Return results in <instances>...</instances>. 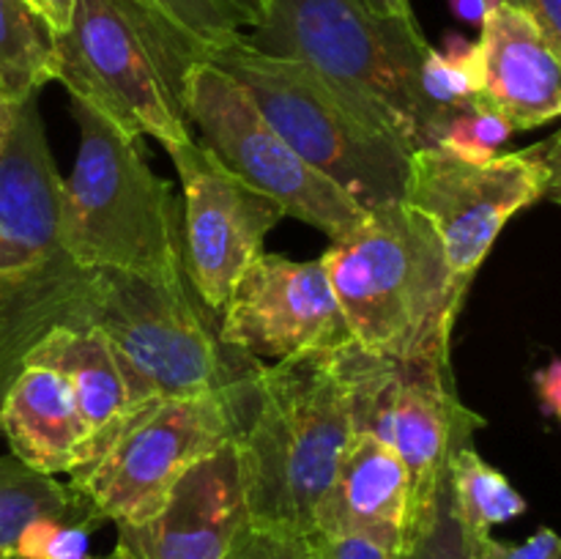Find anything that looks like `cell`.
Listing matches in <instances>:
<instances>
[{"label": "cell", "mask_w": 561, "mask_h": 559, "mask_svg": "<svg viewBox=\"0 0 561 559\" xmlns=\"http://www.w3.org/2000/svg\"><path fill=\"white\" fill-rule=\"evenodd\" d=\"M151 3L211 47L230 42L239 36L241 27H247L228 0H151Z\"/></svg>", "instance_id": "83f0119b"}, {"label": "cell", "mask_w": 561, "mask_h": 559, "mask_svg": "<svg viewBox=\"0 0 561 559\" xmlns=\"http://www.w3.org/2000/svg\"><path fill=\"white\" fill-rule=\"evenodd\" d=\"M211 44L181 27L151 0H75L55 33L53 82L129 140L164 148L186 142V80Z\"/></svg>", "instance_id": "6da1fadb"}, {"label": "cell", "mask_w": 561, "mask_h": 559, "mask_svg": "<svg viewBox=\"0 0 561 559\" xmlns=\"http://www.w3.org/2000/svg\"><path fill=\"white\" fill-rule=\"evenodd\" d=\"M225 559H323V537L268 532L247 524Z\"/></svg>", "instance_id": "f1b7e54d"}, {"label": "cell", "mask_w": 561, "mask_h": 559, "mask_svg": "<svg viewBox=\"0 0 561 559\" xmlns=\"http://www.w3.org/2000/svg\"><path fill=\"white\" fill-rule=\"evenodd\" d=\"M348 398L351 427L381 438L398 453L411 480L414 524L436 497L458 449L474 444L485 420L455 392L453 356L394 360L354 340L329 351Z\"/></svg>", "instance_id": "9c48e42d"}, {"label": "cell", "mask_w": 561, "mask_h": 559, "mask_svg": "<svg viewBox=\"0 0 561 559\" xmlns=\"http://www.w3.org/2000/svg\"><path fill=\"white\" fill-rule=\"evenodd\" d=\"M559 132L488 162L416 148L409 153L403 203L427 219L455 285L469 294L504 225L537 203L559 201Z\"/></svg>", "instance_id": "30bf717a"}, {"label": "cell", "mask_w": 561, "mask_h": 559, "mask_svg": "<svg viewBox=\"0 0 561 559\" xmlns=\"http://www.w3.org/2000/svg\"><path fill=\"white\" fill-rule=\"evenodd\" d=\"M228 3L239 11L247 27H255L257 22L266 16L268 3H272V0H228Z\"/></svg>", "instance_id": "e575fe53"}, {"label": "cell", "mask_w": 561, "mask_h": 559, "mask_svg": "<svg viewBox=\"0 0 561 559\" xmlns=\"http://www.w3.org/2000/svg\"><path fill=\"white\" fill-rule=\"evenodd\" d=\"M416 99H420V146H431V135L447 115L471 107L482 99V71L480 49L469 38L447 36L444 47H427L420 64L416 80ZM414 148V151H416Z\"/></svg>", "instance_id": "44dd1931"}, {"label": "cell", "mask_w": 561, "mask_h": 559, "mask_svg": "<svg viewBox=\"0 0 561 559\" xmlns=\"http://www.w3.org/2000/svg\"><path fill=\"white\" fill-rule=\"evenodd\" d=\"M449 480H453L455 502H458L460 518L471 532L491 535L493 526L526 513V499L513 488V482L488 464L474 444L458 449L449 464Z\"/></svg>", "instance_id": "cb8c5ba5"}, {"label": "cell", "mask_w": 561, "mask_h": 559, "mask_svg": "<svg viewBox=\"0 0 561 559\" xmlns=\"http://www.w3.org/2000/svg\"><path fill=\"white\" fill-rule=\"evenodd\" d=\"M71 5H75V0H44V11H47V20L55 33L69 25Z\"/></svg>", "instance_id": "d590c367"}, {"label": "cell", "mask_w": 561, "mask_h": 559, "mask_svg": "<svg viewBox=\"0 0 561 559\" xmlns=\"http://www.w3.org/2000/svg\"><path fill=\"white\" fill-rule=\"evenodd\" d=\"M91 327L157 398H197L250 381L261 362L219 340V321L192 288L175 280H146L96 269Z\"/></svg>", "instance_id": "52a82bcc"}, {"label": "cell", "mask_w": 561, "mask_h": 559, "mask_svg": "<svg viewBox=\"0 0 561 559\" xmlns=\"http://www.w3.org/2000/svg\"><path fill=\"white\" fill-rule=\"evenodd\" d=\"M255 376L225 392L153 400L69 471L66 486L102 524H142L159 513L186 469L239 438Z\"/></svg>", "instance_id": "ba28073f"}, {"label": "cell", "mask_w": 561, "mask_h": 559, "mask_svg": "<svg viewBox=\"0 0 561 559\" xmlns=\"http://www.w3.org/2000/svg\"><path fill=\"white\" fill-rule=\"evenodd\" d=\"M80 146L60 190L58 244L85 269L175 280L184 274L181 203L159 179L137 140L121 135L85 104H71Z\"/></svg>", "instance_id": "277c9868"}, {"label": "cell", "mask_w": 561, "mask_h": 559, "mask_svg": "<svg viewBox=\"0 0 561 559\" xmlns=\"http://www.w3.org/2000/svg\"><path fill=\"white\" fill-rule=\"evenodd\" d=\"M482 99L515 132L537 129L561 110V53L526 11L499 3L480 22Z\"/></svg>", "instance_id": "2e32d148"}, {"label": "cell", "mask_w": 561, "mask_h": 559, "mask_svg": "<svg viewBox=\"0 0 561 559\" xmlns=\"http://www.w3.org/2000/svg\"><path fill=\"white\" fill-rule=\"evenodd\" d=\"M96 274L64 250L0 269V406L27 356L53 329L91 327Z\"/></svg>", "instance_id": "e0dca14e"}, {"label": "cell", "mask_w": 561, "mask_h": 559, "mask_svg": "<svg viewBox=\"0 0 561 559\" xmlns=\"http://www.w3.org/2000/svg\"><path fill=\"white\" fill-rule=\"evenodd\" d=\"M27 362L58 367L69 381L80 420L88 431L85 460H91L131 417L148 409L153 400H164L146 387V381L121 360L113 343L96 327L53 329L33 349Z\"/></svg>", "instance_id": "d6986e66"}, {"label": "cell", "mask_w": 561, "mask_h": 559, "mask_svg": "<svg viewBox=\"0 0 561 559\" xmlns=\"http://www.w3.org/2000/svg\"><path fill=\"white\" fill-rule=\"evenodd\" d=\"M244 38L257 53L305 64L409 151L420 146L416 80L431 47L420 22L381 16L365 0H272Z\"/></svg>", "instance_id": "5b68a950"}, {"label": "cell", "mask_w": 561, "mask_h": 559, "mask_svg": "<svg viewBox=\"0 0 561 559\" xmlns=\"http://www.w3.org/2000/svg\"><path fill=\"white\" fill-rule=\"evenodd\" d=\"M60 190L64 179L49 153L38 93H27L0 137V269L60 250Z\"/></svg>", "instance_id": "9a60e30c"}, {"label": "cell", "mask_w": 561, "mask_h": 559, "mask_svg": "<svg viewBox=\"0 0 561 559\" xmlns=\"http://www.w3.org/2000/svg\"><path fill=\"white\" fill-rule=\"evenodd\" d=\"M47 513L66 515L91 510L69 491L66 482L38 475L11 455H0V559H14L16 537L27 521Z\"/></svg>", "instance_id": "603a6c76"}, {"label": "cell", "mask_w": 561, "mask_h": 559, "mask_svg": "<svg viewBox=\"0 0 561 559\" xmlns=\"http://www.w3.org/2000/svg\"><path fill=\"white\" fill-rule=\"evenodd\" d=\"M168 153L184 190V272L203 305L219 316L236 280L261 255L268 230L285 212L230 173L195 137L168 146Z\"/></svg>", "instance_id": "7c38bea8"}, {"label": "cell", "mask_w": 561, "mask_h": 559, "mask_svg": "<svg viewBox=\"0 0 561 559\" xmlns=\"http://www.w3.org/2000/svg\"><path fill=\"white\" fill-rule=\"evenodd\" d=\"M449 5H453V11L460 20L477 22V25H480V22L485 20L488 11H491L485 0H449Z\"/></svg>", "instance_id": "8d00e7d4"}, {"label": "cell", "mask_w": 561, "mask_h": 559, "mask_svg": "<svg viewBox=\"0 0 561 559\" xmlns=\"http://www.w3.org/2000/svg\"><path fill=\"white\" fill-rule=\"evenodd\" d=\"M55 31L27 0H0V88L22 99L53 82Z\"/></svg>", "instance_id": "7402d4cb"}, {"label": "cell", "mask_w": 561, "mask_h": 559, "mask_svg": "<svg viewBox=\"0 0 561 559\" xmlns=\"http://www.w3.org/2000/svg\"><path fill=\"white\" fill-rule=\"evenodd\" d=\"M27 3H31L33 9H36V11H42V14L47 16V11H44V0H27Z\"/></svg>", "instance_id": "ab89813d"}, {"label": "cell", "mask_w": 561, "mask_h": 559, "mask_svg": "<svg viewBox=\"0 0 561 559\" xmlns=\"http://www.w3.org/2000/svg\"><path fill=\"white\" fill-rule=\"evenodd\" d=\"M351 433L348 398L329 351L261 367L236 438L250 526L318 535V510Z\"/></svg>", "instance_id": "3957f363"}, {"label": "cell", "mask_w": 561, "mask_h": 559, "mask_svg": "<svg viewBox=\"0 0 561 559\" xmlns=\"http://www.w3.org/2000/svg\"><path fill=\"white\" fill-rule=\"evenodd\" d=\"M496 537L471 532L463 524L447 469L433 502L411 524L400 559H496Z\"/></svg>", "instance_id": "d4e9b609"}, {"label": "cell", "mask_w": 561, "mask_h": 559, "mask_svg": "<svg viewBox=\"0 0 561 559\" xmlns=\"http://www.w3.org/2000/svg\"><path fill=\"white\" fill-rule=\"evenodd\" d=\"M208 64L233 77L268 126L356 206L367 212L403 203L411 151L356 115L316 71L257 53L244 33L208 49Z\"/></svg>", "instance_id": "8992f818"}, {"label": "cell", "mask_w": 561, "mask_h": 559, "mask_svg": "<svg viewBox=\"0 0 561 559\" xmlns=\"http://www.w3.org/2000/svg\"><path fill=\"white\" fill-rule=\"evenodd\" d=\"M365 3L381 16H398V20L416 22L414 9H411V0H365Z\"/></svg>", "instance_id": "836d02e7"}, {"label": "cell", "mask_w": 561, "mask_h": 559, "mask_svg": "<svg viewBox=\"0 0 561 559\" xmlns=\"http://www.w3.org/2000/svg\"><path fill=\"white\" fill-rule=\"evenodd\" d=\"M219 340L257 360L279 362L323 354L351 338L321 258L290 261L261 252L219 312Z\"/></svg>", "instance_id": "4fadbf2b"}, {"label": "cell", "mask_w": 561, "mask_h": 559, "mask_svg": "<svg viewBox=\"0 0 561 559\" xmlns=\"http://www.w3.org/2000/svg\"><path fill=\"white\" fill-rule=\"evenodd\" d=\"M0 433L11 458L38 475L58 477L88 458V431L64 373L27 362L0 406Z\"/></svg>", "instance_id": "ffe728a7"}, {"label": "cell", "mask_w": 561, "mask_h": 559, "mask_svg": "<svg viewBox=\"0 0 561 559\" xmlns=\"http://www.w3.org/2000/svg\"><path fill=\"white\" fill-rule=\"evenodd\" d=\"M348 338L394 360L453 356L466 305L442 244L405 203L367 208L359 225L321 255Z\"/></svg>", "instance_id": "7a4b0ae2"}, {"label": "cell", "mask_w": 561, "mask_h": 559, "mask_svg": "<svg viewBox=\"0 0 561 559\" xmlns=\"http://www.w3.org/2000/svg\"><path fill=\"white\" fill-rule=\"evenodd\" d=\"M414 502L403 460L389 444L365 431L351 433L332 488L318 510V535L365 537L389 551H403Z\"/></svg>", "instance_id": "ac0fdd59"}, {"label": "cell", "mask_w": 561, "mask_h": 559, "mask_svg": "<svg viewBox=\"0 0 561 559\" xmlns=\"http://www.w3.org/2000/svg\"><path fill=\"white\" fill-rule=\"evenodd\" d=\"M247 524L239 447L230 442L186 469L157 515L118 524L115 546L126 559H225Z\"/></svg>", "instance_id": "5bb4252c"}, {"label": "cell", "mask_w": 561, "mask_h": 559, "mask_svg": "<svg viewBox=\"0 0 561 559\" xmlns=\"http://www.w3.org/2000/svg\"><path fill=\"white\" fill-rule=\"evenodd\" d=\"M16 102H20V99L9 96V93H5L3 88H0V137H3L5 126H9V121H11V113H14Z\"/></svg>", "instance_id": "74e56055"}, {"label": "cell", "mask_w": 561, "mask_h": 559, "mask_svg": "<svg viewBox=\"0 0 561 559\" xmlns=\"http://www.w3.org/2000/svg\"><path fill=\"white\" fill-rule=\"evenodd\" d=\"M85 559H126V554L124 551H121V548L118 546H115L113 548V551H110V554H104V557H91V554H88V557Z\"/></svg>", "instance_id": "f35d334b"}, {"label": "cell", "mask_w": 561, "mask_h": 559, "mask_svg": "<svg viewBox=\"0 0 561 559\" xmlns=\"http://www.w3.org/2000/svg\"><path fill=\"white\" fill-rule=\"evenodd\" d=\"M102 521L91 513H47L27 521L14 546V559H85L91 532Z\"/></svg>", "instance_id": "4316f807"}, {"label": "cell", "mask_w": 561, "mask_h": 559, "mask_svg": "<svg viewBox=\"0 0 561 559\" xmlns=\"http://www.w3.org/2000/svg\"><path fill=\"white\" fill-rule=\"evenodd\" d=\"M513 126L485 99H480L471 107L447 115L433 129L427 148H438L460 162H488L513 137Z\"/></svg>", "instance_id": "484cf974"}, {"label": "cell", "mask_w": 561, "mask_h": 559, "mask_svg": "<svg viewBox=\"0 0 561 559\" xmlns=\"http://www.w3.org/2000/svg\"><path fill=\"white\" fill-rule=\"evenodd\" d=\"M184 110L190 126L201 132L203 146L244 184L272 197L285 217L323 230L332 241L359 225L365 208L310 168L219 66L203 60L190 71Z\"/></svg>", "instance_id": "8fae6325"}, {"label": "cell", "mask_w": 561, "mask_h": 559, "mask_svg": "<svg viewBox=\"0 0 561 559\" xmlns=\"http://www.w3.org/2000/svg\"><path fill=\"white\" fill-rule=\"evenodd\" d=\"M537 400H540L542 414L559 417L561 414V362L551 360L546 370L535 373Z\"/></svg>", "instance_id": "d6a6232c"}, {"label": "cell", "mask_w": 561, "mask_h": 559, "mask_svg": "<svg viewBox=\"0 0 561 559\" xmlns=\"http://www.w3.org/2000/svg\"><path fill=\"white\" fill-rule=\"evenodd\" d=\"M504 3L526 11L561 53V0H504Z\"/></svg>", "instance_id": "1f68e13d"}, {"label": "cell", "mask_w": 561, "mask_h": 559, "mask_svg": "<svg viewBox=\"0 0 561 559\" xmlns=\"http://www.w3.org/2000/svg\"><path fill=\"white\" fill-rule=\"evenodd\" d=\"M323 559H400V554L365 537H323Z\"/></svg>", "instance_id": "4dcf8cb0"}, {"label": "cell", "mask_w": 561, "mask_h": 559, "mask_svg": "<svg viewBox=\"0 0 561 559\" xmlns=\"http://www.w3.org/2000/svg\"><path fill=\"white\" fill-rule=\"evenodd\" d=\"M496 559H561V540L553 529L542 526L520 546L499 540Z\"/></svg>", "instance_id": "f546056e"}]
</instances>
